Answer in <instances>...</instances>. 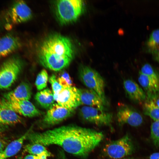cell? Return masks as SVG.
Segmentation results:
<instances>
[{"mask_svg":"<svg viewBox=\"0 0 159 159\" xmlns=\"http://www.w3.org/2000/svg\"><path fill=\"white\" fill-rule=\"evenodd\" d=\"M149 159H159V152L155 153L150 156Z\"/></svg>","mask_w":159,"mask_h":159,"instance_id":"f1b7e54d","label":"cell"},{"mask_svg":"<svg viewBox=\"0 0 159 159\" xmlns=\"http://www.w3.org/2000/svg\"><path fill=\"white\" fill-rule=\"evenodd\" d=\"M153 56L155 59L159 62V52H158Z\"/></svg>","mask_w":159,"mask_h":159,"instance_id":"1f68e13d","label":"cell"},{"mask_svg":"<svg viewBox=\"0 0 159 159\" xmlns=\"http://www.w3.org/2000/svg\"><path fill=\"white\" fill-rule=\"evenodd\" d=\"M158 52H159V50H158Z\"/></svg>","mask_w":159,"mask_h":159,"instance_id":"d590c367","label":"cell"},{"mask_svg":"<svg viewBox=\"0 0 159 159\" xmlns=\"http://www.w3.org/2000/svg\"><path fill=\"white\" fill-rule=\"evenodd\" d=\"M84 4L80 0H61L55 2L56 16L61 24H65L77 20L83 11Z\"/></svg>","mask_w":159,"mask_h":159,"instance_id":"7a4b0ae2","label":"cell"},{"mask_svg":"<svg viewBox=\"0 0 159 159\" xmlns=\"http://www.w3.org/2000/svg\"><path fill=\"white\" fill-rule=\"evenodd\" d=\"M8 128V126L0 125V134L6 131Z\"/></svg>","mask_w":159,"mask_h":159,"instance_id":"f546056e","label":"cell"},{"mask_svg":"<svg viewBox=\"0 0 159 159\" xmlns=\"http://www.w3.org/2000/svg\"><path fill=\"white\" fill-rule=\"evenodd\" d=\"M154 101L156 105L159 107V98L158 99H156Z\"/></svg>","mask_w":159,"mask_h":159,"instance_id":"836d02e7","label":"cell"},{"mask_svg":"<svg viewBox=\"0 0 159 159\" xmlns=\"http://www.w3.org/2000/svg\"><path fill=\"white\" fill-rule=\"evenodd\" d=\"M23 66L21 60L16 57L10 58L0 65V89H7L17 80Z\"/></svg>","mask_w":159,"mask_h":159,"instance_id":"277c9868","label":"cell"},{"mask_svg":"<svg viewBox=\"0 0 159 159\" xmlns=\"http://www.w3.org/2000/svg\"><path fill=\"white\" fill-rule=\"evenodd\" d=\"M8 144V140L4 136H0V153Z\"/></svg>","mask_w":159,"mask_h":159,"instance_id":"83f0119b","label":"cell"},{"mask_svg":"<svg viewBox=\"0 0 159 159\" xmlns=\"http://www.w3.org/2000/svg\"><path fill=\"white\" fill-rule=\"evenodd\" d=\"M60 77H62L69 86H73V82L69 74L64 71L61 74Z\"/></svg>","mask_w":159,"mask_h":159,"instance_id":"4316f807","label":"cell"},{"mask_svg":"<svg viewBox=\"0 0 159 159\" xmlns=\"http://www.w3.org/2000/svg\"><path fill=\"white\" fill-rule=\"evenodd\" d=\"M49 81L51 85L54 96L57 95L62 89L63 87L59 84L57 77L54 74L49 77Z\"/></svg>","mask_w":159,"mask_h":159,"instance_id":"484cf974","label":"cell"},{"mask_svg":"<svg viewBox=\"0 0 159 159\" xmlns=\"http://www.w3.org/2000/svg\"><path fill=\"white\" fill-rule=\"evenodd\" d=\"M25 150L31 155H37L48 151L45 146L38 143H32L26 146Z\"/></svg>","mask_w":159,"mask_h":159,"instance_id":"cb8c5ba5","label":"cell"},{"mask_svg":"<svg viewBox=\"0 0 159 159\" xmlns=\"http://www.w3.org/2000/svg\"><path fill=\"white\" fill-rule=\"evenodd\" d=\"M74 110L54 104L48 109L42 120L44 125L50 126L58 124L73 115Z\"/></svg>","mask_w":159,"mask_h":159,"instance_id":"9c48e42d","label":"cell"},{"mask_svg":"<svg viewBox=\"0 0 159 159\" xmlns=\"http://www.w3.org/2000/svg\"><path fill=\"white\" fill-rule=\"evenodd\" d=\"M31 127L23 135L8 144L0 153V159H7L16 154L21 149L24 142L31 131Z\"/></svg>","mask_w":159,"mask_h":159,"instance_id":"ac0fdd59","label":"cell"},{"mask_svg":"<svg viewBox=\"0 0 159 159\" xmlns=\"http://www.w3.org/2000/svg\"><path fill=\"white\" fill-rule=\"evenodd\" d=\"M2 99L18 114L29 117L39 116L42 114V112L29 100H8L3 97Z\"/></svg>","mask_w":159,"mask_h":159,"instance_id":"8fae6325","label":"cell"},{"mask_svg":"<svg viewBox=\"0 0 159 159\" xmlns=\"http://www.w3.org/2000/svg\"><path fill=\"white\" fill-rule=\"evenodd\" d=\"M21 118L9 107L1 98L0 100V125L8 126L21 122Z\"/></svg>","mask_w":159,"mask_h":159,"instance_id":"5bb4252c","label":"cell"},{"mask_svg":"<svg viewBox=\"0 0 159 159\" xmlns=\"http://www.w3.org/2000/svg\"><path fill=\"white\" fill-rule=\"evenodd\" d=\"M79 77L82 82L89 89L95 92L106 104L105 93V82L100 74L90 67L81 65L79 70Z\"/></svg>","mask_w":159,"mask_h":159,"instance_id":"3957f363","label":"cell"},{"mask_svg":"<svg viewBox=\"0 0 159 159\" xmlns=\"http://www.w3.org/2000/svg\"><path fill=\"white\" fill-rule=\"evenodd\" d=\"M139 82L146 95L148 100L154 101L159 95V87L156 85L146 75L139 72Z\"/></svg>","mask_w":159,"mask_h":159,"instance_id":"e0dca14e","label":"cell"},{"mask_svg":"<svg viewBox=\"0 0 159 159\" xmlns=\"http://www.w3.org/2000/svg\"><path fill=\"white\" fill-rule=\"evenodd\" d=\"M82 105L105 110L106 104L94 91L88 89H79Z\"/></svg>","mask_w":159,"mask_h":159,"instance_id":"7c38bea8","label":"cell"},{"mask_svg":"<svg viewBox=\"0 0 159 159\" xmlns=\"http://www.w3.org/2000/svg\"><path fill=\"white\" fill-rule=\"evenodd\" d=\"M144 114L149 116L154 121L159 120V107L152 100H148L143 105Z\"/></svg>","mask_w":159,"mask_h":159,"instance_id":"44dd1931","label":"cell"},{"mask_svg":"<svg viewBox=\"0 0 159 159\" xmlns=\"http://www.w3.org/2000/svg\"><path fill=\"white\" fill-rule=\"evenodd\" d=\"M32 11L24 1L19 0L14 2L5 14V22L11 25L26 21L32 17Z\"/></svg>","mask_w":159,"mask_h":159,"instance_id":"52a82bcc","label":"cell"},{"mask_svg":"<svg viewBox=\"0 0 159 159\" xmlns=\"http://www.w3.org/2000/svg\"><path fill=\"white\" fill-rule=\"evenodd\" d=\"M117 118L120 125L126 124L133 127L140 126L143 120L142 115L139 112L131 107L122 103L118 105Z\"/></svg>","mask_w":159,"mask_h":159,"instance_id":"30bf717a","label":"cell"},{"mask_svg":"<svg viewBox=\"0 0 159 159\" xmlns=\"http://www.w3.org/2000/svg\"><path fill=\"white\" fill-rule=\"evenodd\" d=\"M23 159H38L36 155H28L26 156Z\"/></svg>","mask_w":159,"mask_h":159,"instance_id":"4dcf8cb0","label":"cell"},{"mask_svg":"<svg viewBox=\"0 0 159 159\" xmlns=\"http://www.w3.org/2000/svg\"><path fill=\"white\" fill-rule=\"evenodd\" d=\"M133 146L127 135L105 145L103 150L105 154L113 159H122L130 154Z\"/></svg>","mask_w":159,"mask_h":159,"instance_id":"5b68a950","label":"cell"},{"mask_svg":"<svg viewBox=\"0 0 159 159\" xmlns=\"http://www.w3.org/2000/svg\"><path fill=\"white\" fill-rule=\"evenodd\" d=\"M151 136L154 145L159 147V120L154 121L152 124Z\"/></svg>","mask_w":159,"mask_h":159,"instance_id":"d4e9b609","label":"cell"},{"mask_svg":"<svg viewBox=\"0 0 159 159\" xmlns=\"http://www.w3.org/2000/svg\"><path fill=\"white\" fill-rule=\"evenodd\" d=\"M122 159H134L133 158H124Z\"/></svg>","mask_w":159,"mask_h":159,"instance_id":"e575fe53","label":"cell"},{"mask_svg":"<svg viewBox=\"0 0 159 159\" xmlns=\"http://www.w3.org/2000/svg\"><path fill=\"white\" fill-rule=\"evenodd\" d=\"M19 39L11 34L0 38V59L12 53L20 47Z\"/></svg>","mask_w":159,"mask_h":159,"instance_id":"2e32d148","label":"cell"},{"mask_svg":"<svg viewBox=\"0 0 159 159\" xmlns=\"http://www.w3.org/2000/svg\"><path fill=\"white\" fill-rule=\"evenodd\" d=\"M48 79L47 71L45 69H42L37 75L35 82V85L38 90H42L46 87Z\"/></svg>","mask_w":159,"mask_h":159,"instance_id":"603a6c76","label":"cell"},{"mask_svg":"<svg viewBox=\"0 0 159 159\" xmlns=\"http://www.w3.org/2000/svg\"><path fill=\"white\" fill-rule=\"evenodd\" d=\"M123 86L126 95L133 101L140 103L147 99L143 90L133 80L130 79L125 80Z\"/></svg>","mask_w":159,"mask_h":159,"instance_id":"4fadbf2b","label":"cell"},{"mask_svg":"<svg viewBox=\"0 0 159 159\" xmlns=\"http://www.w3.org/2000/svg\"><path fill=\"white\" fill-rule=\"evenodd\" d=\"M54 96L57 104L69 109L74 110L82 105L79 89L74 86L63 87L57 95Z\"/></svg>","mask_w":159,"mask_h":159,"instance_id":"ba28073f","label":"cell"},{"mask_svg":"<svg viewBox=\"0 0 159 159\" xmlns=\"http://www.w3.org/2000/svg\"><path fill=\"white\" fill-rule=\"evenodd\" d=\"M35 99L42 107L48 109L53 105L55 101L53 92L48 88L37 92Z\"/></svg>","mask_w":159,"mask_h":159,"instance_id":"d6986e66","label":"cell"},{"mask_svg":"<svg viewBox=\"0 0 159 159\" xmlns=\"http://www.w3.org/2000/svg\"><path fill=\"white\" fill-rule=\"evenodd\" d=\"M144 49L146 52L154 55L159 50V28L153 30L145 42Z\"/></svg>","mask_w":159,"mask_h":159,"instance_id":"ffe728a7","label":"cell"},{"mask_svg":"<svg viewBox=\"0 0 159 159\" xmlns=\"http://www.w3.org/2000/svg\"><path fill=\"white\" fill-rule=\"evenodd\" d=\"M58 159H67L65 157L64 154L61 153H60V155L59 156V157Z\"/></svg>","mask_w":159,"mask_h":159,"instance_id":"d6a6232c","label":"cell"},{"mask_svg":"<svg viewBox=\"0 0 159 159\" xmlns=\"http://www.w3.org/2000/svg\"><path fill=\"white\" fill-rule=\"evenodd\" d=\"M40 63L44 67L58 71L68 66L74 56L73 45L68 38L54 34L46 38L37 51Z\"/></svg>","mask_w":159,"mask_h":159,"instance_id":"6da1fadb","label":"cell"},{"mask_svg":"<svg viewBox=\"0 0 159 159\" xmlns=\"http://www.w3.org/2000/svg\"><path fill=\"white\" fill-rule=\"evenodd\" d=\"M32 94L31 85L29 82H23L13 90L4 94L3 98L8 100H29Z\"/></svg>","mask_w":159,"mask_h":159,"instance_id":"9a60e30c","label":"cell"},{"mask_svg":"<svg viewBox=\"0 0 159 159\" xmlns=\"http://www.w3.org/2000/svg\"><path fill=\"white\" fill-rule=\"evenodd\" d=\"M140 72L148 76L154 83L159 87V75L150 64L148 63L144 64Z\"/></svg>","mask_w":159,"mask_h":159,"instance_id":"7402d4cb","label":"cell"},{"mask_svg":"<svg viewBox=\"0 0 159 159\" xmlns=\"http://www.w3.org/2000/svg\"><path fill=\"white\" fill-rule=\"evenodd\" d=\"M79 114L83 120L97 125L110 126L112 122L111 113L96 107L83 106L80 109Z\"/></svg>","mask_w":159,"mask_h":159,"instance_id":"8992f818","label":"cell"}]
</instances>
